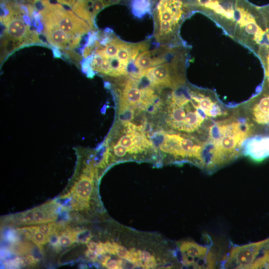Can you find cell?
<instances>
[{
	"label": "cell",
	"instance_id": "obj_1",
	"mask_svg": "<svg viewBox=\"0 0 269 269\" xmlns=\"http://www.w3.org/2000/svg\"><path fill=\"white\" fill-rule=\"evenodd\" d=\"M229 114L214 94L181 86L170 95L166 122L176 131L203 138L215 121Z\"/></svg>",
	"mask_w": 269,
	"mask_h": 269
},
{
	"label": "cell",
	"instance_id": "obj_2",
	"mask_svg": "<svg viewBox=\"0 0 269 269\" xmlns=\"http://www.w3.org/2000/svg\"><path fill=\"white\" fill-rule=\"evenodd\" d=\"M254 126L248 117L235 113L215 121L202 139L204 168L215 171L243 154V144L252 136Z\"/></svg>",
	"mask_w": 269,
	"mask_h": 269
},
{
	"label": "cell",
	"instance_id": "obj_3",
	"mask_svg": "<svg viewBox=\"0 0 269 269\" xmlns=\"http://www.w3.org/2000/svg\"><path fill=\"white\" fill-rule=\"evenodd\" d=\"M31 13L28 7H22L10 0H0L1 41L14 49L32 44L43 45L36 31L30 27Z\"/></svg>",
	"mask_w": 269,
	"mask_h": 269
},
{
	"label": "cell",
	"instance_id": "obj_4",
	"mask_svg": "<svg viewBox=\"0 0 269 269\" xmlns=\"http://www.w3.org/2000/svg\"><path fill=\"white\" fill-rule=\"evenodd\" d=\"M35 2L41 5L38 9V13L42 24L54 25L75 37H81L94 29L72 10L66 9L60 4H52L48 0H40Z\"/></svg>",
	"mask_w": 269,
	"mask_h": 269
},
{
	"label": "cell",
	"instance_id": "obj_5",
	"mask_svg": "<svg viewBox=\"0 0 269 269\" xmlns=\"http://www.w3.org/2000/svg\"><path fill=\"white\" fill-rule=\"evenodd\" d=\"M160 149L176 158L190 159L204 168L203 141L197 136L183 133H164Z\"/></svg>",
	"mask_w": 269,
	"mask_h": 269
},
{
	"label": "cell",
	"instance_id": "obj_6",
	"mask_svg": "<svg viewBox=\"0 0 269 269\" xmlns=\"http://www.w3.org/2000/svg\"><path fill=\"white\" fill-rule=\"evenodd\" d=\"M269 238L241 246L233 247L224 260L226 268L249 269Z\"/></svg>",
	"mask_w": 269,
	"mask_h": 269
},
{
	"label": "cell",
	"instance_id": "obj_7",
	"mask_svg": "<svg viewBox=\"0 0 269 269\" xmlns=\"http://www.w3.org/2000/svg\"><path fill=\"white\" fill-rule=\"evenodd\" d=\"M179 249L182 255H188L194 259V268H215V255L209 246L202 245L192 241H184L179 243Z\"/></svg>",
	"mask_w": 269,
	"mask_h": 269
},
{
	"label": "cell",
	"instance_id": "obj_8",
	"mask_svg": "<svg viewBox=\"0 0 269 269\" xmlns=\"http://www.w3.org/2000/svg\"><path fill=\"white\" fill-rule=\"evenodd\" d=\"M42 24L43 32L47 42L54 47L70 50L76 47L81 40V37L70 35L54 25Z\"/></svg>",
	"mask_w": 269,
	"mask_h": 269
},
{
	"label": "cell",
	"instance_id": "obj_9",
	"mask_svg": "<svg viewBox=\"0 0 269 269\" xmlns=\"http://www.w3.org/2000/svg\"><path fill=\"white\" fill-rule=\"evenodd\" d=\"M243 154L257 162L269 157V135L248 138L243 144Z\"/></svg>",
	"mask_w": 269,
	"mask_h": 269
},
{
	"label": "cell",
	"instance_id": "obj_10",
	"mask_svg": "<svg viewBox=\"0 0 269 269\" xmlns=\"http://www.w3.org/2000/svg\"><path fill=\"white\" fill-rule=\"evenodd\" d=\"M129 78L120 92L121 106L139 107L140 108L144 100L145 89L147 87H140L137 79Z\"/></svg>",
	"mask_w": 269,
	"mask_h": 269
},
{
	"label": "cell",
	"instance_id": "obj_11",
	"mask_svg": "<svg viewBox=\"0 0 269 269\" xmlns=\"http://www.w3.org/2000/svg\"><path fill=\"white\" fill-rule=\"evenodd\" d=\"M248 110V117L254 125H269V93L257 98Z\"/></svg>",
	"mask_w": 269,
	"mask_h": 269
},
{
	"label": "cell",
	"instance_id": "obj_12",
	"mask_svg": "<svg viewBox=\"0 0 269 269\" xmlns=\"http://www.w3.org/2000/svg\"><path fill=\"white\" fill-rule=\"evenodd\" d=\"M94 177L84 172L80 176L71 190V194L89 201L93 190Z\"/></svg>",
	"mask_w": 269,
	"mask_h": 269
},
{
	"label": "cell",
	"instance_id": "obj_13",
	"mask_svg": "<svg viewBox=\"0 0 269 269\" xmlns=\"http://www.w3.org/2000/svg\"><path fill=\"white\" fill-rule=\"evenodd\" d=\"M153 1L152 0H130L131 12L135 17L141 18L151 14Z\"/></svg>",
	"mask_w": 269,
	"mask_h": 269
},
{
	"label": "cell",
	"instance_id": "obj_14",
	"mask_svg": "<svg viewBox=\"0 0 269 269\" xmlns=\"http://www.w3.org/2000/svg\"><path fill=\"white\" fill-rule=\"evenodd\" d=\"M134 63L138 68L142 70L154 67L150 51L145 50L139 53L135 59Z\"/></svg>",
	"mask_w": 269,
	"mask_h": 269
},
{
	"label": "cell",
	"instance_id": "obj_15",
	"mask_svg": "<svg viewBox=\"0 0 269 269\" xmlns=\"http://www.w3.org/2000/svg\"><path fill=\"white\" fill-rule=\"evenodd\" d=\"M134 133H127L126 134L122 135L117 142V143L126 147L128 152L132 154L139 153L135 147Z\"/></svg>",
	"mask_w": 269,
	"mask_h": 269
},
{
	"label": "cell",
	"instance_id": "obj_16",
	"mask_svg": "<svg viewBox=\"0 0 269 269\" xmlns=\"http://www.w3.org/2000/svg\"><path fill=\"white\" fill-rule=\"evenodd\" d=\"M249 269H269V248H265L263 255L256 259Z\"/></svg>",
	"mask_w": 269,
	"mask_h": 269
},
{
	"label": "cell",
	"instance_id": "obj_17",
	"mask_svg": "<svg viewBox=\"0 0 269 269\" xmlns=\"http://www.w3.org/2000/svg\"><path fill=\"white\" fill-rule=\"evenodd\" d=\"M34 230L32 232L30 240L32 241L37 246L45 244L49 242V236L46 235L39 232L33 226Z\"/></svg>",
	"mask_w": 269,
	"mask_h": 269
},
{
	"label": "cell",
	"instance_id": "obj_18",
	"mask_svg": "<svg viewBox=\"0 0 269 269\" xmlns=\"http://www.w3.org/2000/svg\"><path fill=\"white\" fill-rule=\"evenodd\" d=\"M71 205L75 210H82L89 207V202L74 195H71Z\"/></svg>",
	"mask_w": 269,
	"mask_h": 269
},
{
	"label": "cell",
	"instance_id": "obj_19",
	"mask_svg": "<svg viewBox=\"0 0 269 269\" xmlns=\"http://www.w3.org/2000/svg\"><path fill=\"white\" fill-rule=\"evenodd\" d=\"M75 233L76 242L87 244L92 238V235L89 231L82 230L79 228L73 229Z\"/></svg>",
	"mask_w": 269,
	"mask_h": 269
},
{
	"label": "cell",
	"instance_id": "obj_20",
	"mask_svg": "<svg viewBox=\"0 0 269 269\" xmlns=\"http://www.w3.org/2000/svg\"><path fill=\"white\" fill-rule=\"evenodd\" d=\"M125 259L134 264V266L142 267V262L140 259L138 250L136 251L134 248L130 249Z\"/></svg>",
	"mask_w": 269,
	"mask_h": 269
},
{
	"label": "cell",
	"instance_id": "obj_21",
	"mask_svg": "<svg viewBox=\"0 0 269 269\" xmlns=\"http://www.w3.org/2000/svg\"><path fill=\"white\" fill-rule=\"evenodd\" d=\"M112 148L114 154L118 157H123L128 152L126 147L117 143L113 145Z\"/></svg>",
	"mask_w": 269,
	"mask_h": 269
},
{
	"label": "cell",
	"instance_id": "obj_22",
	"mask_svg": "<svg viewBox=\"0 0 269 269\" xmlns=\"http://www.w3.org/2000/svg\"><path fill=\"white\" fill-rule=\"evenodd\" d=\"M116 255L121 259H124L126 258L128 254V250L123 246H121L116 242H113Z\"/></svg>",
	"mask_w": 269,
	"mask_h": 269
},
{
	"label": "cell",
	"instance_id": "obj_23",
	"mask_svg": "<svg viewBox=\"0 0 269 269\" xmlns=\"http://www.w3.org/2000/svg\"><path fill=\"white\" fill-rule=\"evenodd\" d=\"M139 258L142 263L148 262L151 260L153 257V256L150 255V254L145 251L138 250Z\"/></svg>",
	"mask_w": 269,
	"mask_h": 269
},
{
	"label": "cell",
	"instance_id": "obj_24",
	"mask_svg": "<svg viewBox=\"0 0 269 269\" xmlns=\"http://www.w3.org/2000/svg\"><path fill=\"white\" fill-rule=\"evenodd\" d=\"M156 263L154 257L150 261L142 263V267L144 269L153 268L156 267Z\"/></svg>",
	"mask_w": 269,
	"mask_h": 269
},
{
	"label": "cell",
	"instance_id": "obj_25",
	"mask_svg": "<svg viewBox=\"0 0 269 269\" xmlns=\"http://www.w3.org/2000/svg\"><path fill=\"white\" fill-rule=\"evenodd\" d=\"M105 244L108 253L112 255H116V250L113 242L111 243L107 241L105 243Z\"/></svg>",
	"mask_w": 269,
	"mask_h": 269
},
{
	"label": "cell",
	"instance_id": "obj_26",
	"mask_svg": "<svg viewBox=\"0 0 269 269\" xmlns=\"http://www.w3.org/2000/svg\"><path fill=\"white\" fill-rule=\"evenodd\" d=\"M107 252L105 243L100 242L98 244L97 253L99 256L103 255Z\"/></svg>",
	"mask_w": 269,
	"mask_h": 269
},
{
	"label": "cell",
	"instance_id": "obj_27",
	"mask_svg": "<svg viewBox=\"0 0 269 269\" xmlns=\"http://www.w3.org/2000/svg\"><path fill=\"white\" fill-rule=\"evenodd\" d=\"M85 255L87 257L93 262L97 261L99 256L97 252H92L89 250L86 251Z\"/></svg>",
	"mask_w": 269,
	"mask_h": 269
},
{
	"label": "cell",
	"instance_id": "obj_28",
	"mask_svg": "<svg viewBox=\"0 0 269 269\" xmlns=\"http://www.w3.org/2000/svg\"><path fill=\"white\" fill-rule=\"evenodd\" d=\"M106 267L110 269H118V266L117 261L115 260H110L107 263Z\"/></svg>",
	"mask_w": 269,
	"mask_h": 269
},
{
	"label": "cell",
	"instance_id": "obj_29",
	"mask_svg": "<svg viewBox=\"0 0 269 269\" xmlns=\"http://www.w3.org/2000/svg\"><path fill=\"white\" fill-rule=\"evenodd\" d=\"M98 244V243L94 242H89L87 244L88 250L92 252H97Z\"/></svg>",
	"mask_w": 269,
	"mask_h": 269
},
{
	"label": "cell",
	"instance_id": "obj_30",
	"mask_svg": "<svg viewBox=\"0 0 269 269\" xmlns=\"http://www.w3.org/2000/svg\"><path fill=\"white\" fill-rule=\"evenodd\" d=\"M56 0L57 1H58V2L61 4L66 5L71 7H72V6L73 5L74 3H75L76 1V0Z\"/></svg>",
	"mask_w": 269,
	"mask_h": 269
},
{
	"label": "cell",
	"instance_id": "obj_31",
	"mask_svg": "<svg viewBox=\"0 0 269 269\" xmlns=\"http://www.w3.org/2000/svg\"><path fill=\"white\" fill-rule=\"evenodd\" d=\"M111 257L109 256H103L100 260V263L103 267H106L107 262L110 260Z\"/></svg>",
	"mask_w": 269,
	"mask_h": 269
},
{
	"label": "cell",
	"instance_id": "obj_32",
	"mask_svg": "<svg viewBox=\"0 0 269 269\" xmlns=\"http://www.w3.org/2000/svg\"><path fill=\"white\" fill-rule=\"evenodd\" d=\"M266 76L267 77L268 81L269 82V53L267 58Z\"/></svg>",
	"mask_w": 269,
	"mask_h": 269
},
{
	"label": "cell",
	"instance_id": "obj_33",
	"mask_svg": "<svg viewBox=\"0 0 269 269\" xmlns=\"http://www.w3.org/2000/svg\"><path fill=\"white\" fill-rule=\"evenodd\" d=\"M117 261L118 263V269H123V267H124V266L125 265V261H124L122 259H119Z\"/></svg>",
	"mask_w": 269,
	"mask_h": 269
},
{
	"label": "cell",
	"instance_id": "obj_34",
	"mask_svg": "<svg viewBox=\"0 0 269 269\" xmlns=\"http://www.w3.org/2000/svg\"><path fill=\"white\" fill-rule=\"evenodd\" d=\"M265 248H269V241L268 243L265 245Z\"/></svg>",
	"mask_w": 269,
	"mask_h": 269
},
{
	"label": "cell",
	"instance_id": "obj_35",
	"mask_svg": "<svg viewBox=\"0 0 269 269\" xmlns=\"http://www.w3.org/2000/svg\"><path fill=\"white\" fill-rule=\"evenodd\" d=\"M38 0H30V1H31L32 2H33V3L34 2H35L36 1H38Z\"/></svg>",
	"mask_w": 269,
	"mask_h": 269
}]
</instances>
